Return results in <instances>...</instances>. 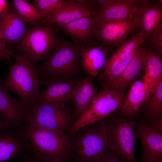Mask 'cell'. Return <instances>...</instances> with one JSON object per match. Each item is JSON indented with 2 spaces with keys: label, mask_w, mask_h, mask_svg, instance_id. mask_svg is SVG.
Returning <instances> with one entry per match:
<instances>
[{
  "label": "cell",
  "mask_w": 162,
  "mask_h": 162,
  "mask_svg": "<svg viewBox=\"0 0 162 162\" xmlns=\"http://www.w3.org/2000/svg\"><path fill=\"white\" fill-rule=\"evenodd\" d=\"M0 28L8 44L18 43L27 31L26 22L12 6L0 14Z\"/></svg>",
  "instance_id": "ac0fdd59"
},
{
  "label": "cell",
  "mask_w": 162,
  "mask_h": 162,
  "mask_svg": "<svg viewBox=\"0 0 162 162\" xmlns=\"http://www.w3.org/2000/svg\"><path fill=\"white\" fill-rule=\"evenodd\" d=\"M160 56L149 47L146 48L142 60L144 82L150 97L154 87L162 80V62Z\"/></svg>",
  "instance_id": "44dd1931"
},
{
  "label": "cell",
  "mask_w": 162,
  "mask_h": 162,
  "mask_svg": "<svg viewBox=\"0 0 162 162\" xmlns=\"http://www.w3.org/2000/svg\"><path fill=\"white\" fill-rule=\"evenodd\" d=\"M109 47H104L102 45L87 47H80V58L84 70L91 76L97 77L100 69L103 68L106 59V55Z\"/></svg>",
  "instance_id": "7402d4cb"
},
{
  "label": "cell",
  "mask_w": 162,
  "mask_h": 162,
  "mask_svg": "<svg viewBox=\"0 0 162 162\" xmlns=\"http://www.w3.org/2000/svg\"><path fill=\"white\" fill-rule=\"evenodd\" d=\"M80 81L76 79L43 80L46 89L40 91L36 103L49 101L67 103L72 100Z\"/></svg>",
  "instance_id": "9a60e30c"
},
{
  "label": "cell",
  "mask_w": 162,
  "mask_h": 162,
  "mask_svg": "<svg viewBox=\"0 0 162 162\" xmlns=\"http://www.w3.org/2000/svg\"><path fill=\"white\" fill-rule=\"evenodd\" d=\"M145 122L154 130L162 134V117L154 119Z\"/></svg>",
  "instance_id": "4dcf8cb0"
},
{
  "label": "cell",
  "mask_w": 162,
  "mask_h": 162,
  "mask_svg": "<svg viewBox=\"0 0 162 162\" xmlns=\"http://www.w3.org/2000/svg\"><path fill=\"white\" fill-rule=\"evenodd\" d=\"M125 96L124 92L103 88L67 133L69 135L82 127L104 119L120 108Z\"/></svg>",
  "instance_id": "ba28073f"
},
{
  "label": "cell",
  "mask_w": 162,
  "mask_h": 162,
  "mask_svg": "<svg viewBox=\"0 0 162 162\" xmlns=\"http://www.w3.org/2000/svg\"><path fill=\"white\" fill-rule=\"evenodd\" d=\"M29 143V151L40 161L71 162L70 137L64 131L39 127L32 124L22 127Z\"/></svg>",
  "instance_id": "6da1fadb"
},
{
  "label": "cell",
  "mask_w": 162,
  "mask_h": 162,
  "mask_svg": "<svg viewBox=\"0 0 162 162\" xmlns=\"http://www.w3.org/2000/svg\"><path fill=\"white\" fill-rule=\"evenodd\" d=\"M6 42L0 28V60L9 59L10 57L15 56L11 49L7 47Z\"/></svg>",
  "instance_id": "f1b7e54d"
},
{
  "label": "cell",
  "mask_w": 162,
  "mask_h": 162,
  "mask_svg": "<svg viewBox=\"0 0 162 162\" xmlns=\"http://www.w3.org/2000/svg\"><path fill=\"white\" fill-rule=\"evenodd\" d=\"M144 104L143 111L147 121L144 122L162 117V80L156 85Z\"/></svg>",
  "instance_id": "cb8c5ba5"
},
{
  "label": "cell",
  "mask_w": 162,
  "mask_h": 162,
  "mask_svg": "<svg viewBox=\"0 0 162 162\" xmlns=\"http://www.w3.org/2000/svg\"><path fill=\"white\" fill-rule=\"evenodd\" d=\"M132 17L116 21L96 22V36L106 46H120L127 40L128 37L135 29Z\"/></svg>",
  "instance_id": "8fae6325"
},
{
  "label": "cell",
  "mask_w": 162,
  "mask_h": 162,
  "mask_svg": "<svg viewBox=\"0 0 162 162\" xmlns=\"http://www.w3.org/2000/svg\"><path fill=\"white\" fill-rule=\"evenodd\" d=\"M66 103L49 101L36 104L27 123L41 128L68 131L78 119L74 110H70Z\"/></svg>",
  "instance_id": "8992f818"
},
{
  "label": "cell",
  "mask_w": 162,
  "mask_h": 162,
  "mask_svg": "<svg viewBox=\"0 0 162 162\" xmlns=\"http://www.w3.org/2000/svg\"><path fill=\"white\" fill-rule=\"evenodd\" d=\"M92 12L85 8L75 0H65L53 14L42 20L44 25L65 24L92 15Z\"/></svg>",
  "instance_id": "ffe728a7"
},
{
  "label": "cell",
  "mask_w": 162,
  "mask_h": 162,
  "mask_svg": "<svg viewBox=\"0 0 162 162\" xmlns=\"http://www.w3.org/2000/svg\"><path fill=\"white\" fill-rule=\"evenodd\" d=\"M162 1L151 3L142 0L131 18L132 24L147 37L162 24Z\"/></svg>",
  "instance_id": "7c38bea8"
},
{
  "label": "cell",
  "mask_w": 162,
  "mask_h": 162,
  "mask_svg": "<svg viewBox=\"0 0 162 162\" xmlns=\"http://www.w3.org/2000/svg\"><path fill=\"white\" fill-rule=\"evenodd\" d=\"M96 162H122L120 159L113 153L108 152L103 158Z\"/></svg>",
  "instance_id": "1f68e13d"
},
{
  "label": "cell",
  "mask_w": 162,
  "mask_h": 162,
  "mask_svg": "<svg viewBox=\"0 0 162 162\" xmlns=\"http://www.w3.org/2000/svg\"><path fill=\"white\" fill-rule=\"evenodd\" d=\"M145 46V43L142 45L122 72L115 78L104 84L103 88L124 93L129 86L143 71L142 62Z\"/></svg>",
  "instance_id": "e0dca14e"
},
{
  "label": "cell",
  "mask_w": 162,
  "mask_h": 162,
  "mask_svg": "<svg viewBox=\"0 0 162 162\" xmlns=\"http://www.w3.org/2000/svg\"><path fill=\"white\" fill-rule=\"evenodd\" d=\"M146 39L148 40L149 47L161 56L162 54V24Z\"/></svg>",
  "instance_id": "83f0119b"
},
{
  "label": "cell",
  "mask_w": 162,
  "mask_h": 162,
  "mask_svg": "<svg viewBox=\"0 0 162 162\" xmlns=\"http://www.w3.org/2000/svg\"><path fill=\"white\" fill-rule=\"evenodd\" d=\"M57 27L74 42L81 46H94L96 24L92 15L80 18L70 23L57 24Z\"/></svg>",
  "instance_id": "5bb4252c"
},
{
  "label": "cell",
  "mask_w": 162,
  "mask_h": 162,
  "mask_svg": "<svg viewBox=\"0 0 162 162\" xmlns=\"http://www.w3.org/2000/svg\"><path fill=\"white\" fill-rule=\"evenodd\" d=\"M22 127L0 131V162L10 160L29 151V142Z\"/></svg>",
  "instance_id": "4fadbf2b"
},
{
  "label": "cell",
  "mask_w": 162,
  "mask_h": 162,
  "mask_svg": "<svg viewBox=\"0 0 162 162\" xmlns=\"http://www.w3.org/2000/svg\"><path fill=\"white\" fill-rule=\"evenodd\" d=\"M7 7L6 1L4 0H0V14L6 10Z\"/></svg>",
  "instance_id": "836d02e7"
},
{
  "label": "cell",
  "mask_w": 162,
  "mask_h": 162,
  "mask_svg": "<svg viewBox=\"0 0 162 162\" xmlns=\"http://www.w3.org/2000/svg\"><path fill=\"white\" fill-rule=\"evenodd\" d=\"M39 160L36 157L32 155L31 156L26 157L21 162H39Z\"/></svg>",
  "instance_id": "d6a6232c"
},
{
  "label": "cell",
  "mask_w": 162,
  "mask_h": 162,
  "mask_svg": "<svg viewBox=\"0 0 162 162\" xmlns=\"http://www.w3.org/2000/svg\"><path fill=\"white\" fill-rule=\"evenodd\" d=\"M142 0H112L109 6L97 9L92 15L98 22L124 20L133 16Z\"/></svg>",
  "instance_id": "2e32d148"
},
{
  "label": "cell",
  "mask_w": 162,
  "mask_h": 162,
  "mask_svg": "<svg viewBox=\"0 0 162 162\" xmlns=\"http://www.w3.org/2000/svg\"><path fill=\"white\" fill-rule=\"evenodd\" d=\"M146 36L142 32L133 36L120 46L110 57L124 58L128 57L134 52L139 49L145 43Z\"/></svg>",
  "instance_id": "484cf974"
},
{
  "label": "cell",
  "mask_w": 162,
  "mask_h": 162,
  "mask_svg": "<svg viewBox=\"0 0 162 162\" xmlns=\"http://www.w3.org/2000/svg\"><path fill=\"white\" fill-rule=\"evenodd\" d=\"M81 46L58 38L54 52L37 70L40 76L46 77V79L72 80L80 70Z\"/></svg>",
  "instance_id": "277c9868"
},
{
  "label": "cell",
  "mask_w": 162,
  "mask_h": 162,
  "mask_svg": "<svg viewBox=\"0 0 162 162\" xmlns=\"http://www.w3.org/2000/svg\"><path fill=\"white\" fill-rule=\"evenodd\" d=\"M109 150L122 162H137L134 152V127L132 118L108 116L104 119Z\"/></svg>",
  "instance_id": "5b68a950"
},
{
  "label": "cell",
  "mask_w": 162,
  "mask_h": 162,
  "mask_svg": "<svg viewBox=\"0 0 162 162\" xmlns=\"http://www.w3.org/2000/svg\"><path fill=\"white\" fill-rule=\"evenodd\" d=\"M7 128L4 123L3 120L0 116V131Z\"/></svg>",
  "instance_id": "e575fe53"
},
{
  "label": "cell",
  "mask_w": 162,
  "mask_h": 162,
  "mask_svg": "<svg viewBox=\"0 0 162 162\" xmlns=\"http://www.w3.org/2000/svg\"><path fill=\"white\" fill-rule=\"evenodd\" d=\"M14 7L26 22L34 25L40 20L46 17L34 5L23 0L13 1Z\"/></svg>",
  "instance_id": "d4e9b609"
},
{
  "label": "cell",
  "mask_w": 162,
  "mask_h": 162,
  "mask_svg": "<svg viewBox=\"0 0 162 162\" xmlns=\"http://www.w3.org/2000/svg\"><path fill=\"white\" fill-rule=\"evenodd\" d=\"M98 93L97 89L89 76H86L80 81L72 100L75 107L74 111L78 119L84 112Z\"/></svg>",
  "instance_id": "603a6c76"
},
{
  "label": "cell",
  "mask_w": 162,
  "mask_h": 162,
  "mask_svg": "<svg viewBox=\"0 0 162 162\" xmlns=\"http://www.w3.org/2000/svg\"><path fill=\"white\" fill-rule=\"evenodd\" d=\"M149 98L144 81L141 80L134 82L126 95L122 105L118 110L120 115L132 118L138 114Z\"/></svg>",
  "instance_id": "d6986e66"
},
{
  "label": "cell",
  "mask_w": 162,
  "mask_h": 162,
  "mask_svg": "<svg viewBox=\"0 0 162 162\" xmlns=\"http://www.w3.org/2000/svg\"><path fill=\"white\" fill-rule=\"evenodd\" d=\"M68 135L71 142L72 162H96L109 152L104 120Z\"/></svg>",
  "instance_id": "3957f363"
},
{
  "label": "cell",
  "mask_w": 162,
  "mask_h": 162,
  "mask_svg": "<svg viewBox=\"0 0 162 162\" xmlns=\"http://www.w3.org/2000/svg\"><path fill=\"white\" fill-rule=\"evenodd\" d=\"M14 57L15 62L3 85L8 91L17 94L22 103L32 108L37 101L43 80L25 54L19 52Z\"/></svg>",
  "instance_id": "7a4b0ae2"
},
{
  "label": "cell",
  "mask_w": 162,
  "mask_h": 162,
  "mask_svg": "<svg viewBox=\"0 0 162 162\" xmlns=\"http://www.w3.org/2000/svg\"><path fill=\"white\" fill-rule=\"evenodd\" d=\"M135 141L139 139L142 153L140 162H155L162 159V134L148 126L143 121H135Z\"/></svg>",
  "instance_id": "30bf717a"
},
{
  "label": "cell",
  "mask_w": 162,
  "mask_h": 162,
  "mask_svg": "<svg viewBox=\"0 0 162 162\" xmlns=\"http://www.w3.org/2000/svg\"><path fill=\"white\" fill-rule=\"evenodd\" d=\"M32 108L12 97L0 78V116L7 128H19L27 122Z\"/></svg>",
  "instance_id": "9c48e42d"
},
{
  "label": "cell",
  "mask_w": 162,
  "mask_h": 162,
  "mask_svg": "<svg viewBox=\"0 0 162 162\" xmlns=\"http://www.w3.org/2000/svg\"><path fill=\"white\" fill-rule=\"evenodd\" d=\"M75 1L85 8L92 11V13L97 9L96 0H76Z\"/></svg>",
  "instance_id": "f546056e"
},
{
  "label": "cell",
  "mask_w": 162,
  "mask_h": 162,
  "mask_svg": "<svg viewBox=\"0 0 162 162\" xmlns=\"http://www.w3.org/2000/svg\"><path fill=\"white\" fill-rule=\"evenodd\" d=\"M58 32L52 25L33 26L27 31L18 43L19 52L25 54L33 64L44 59L54 49Z\"/></svg>",
  "instance_id": "52a82bcc"
},
{
  "label": "cell",
  "mask_w": 162,
  "mask_h": 162,
  "mask_svg": "<svg viewBox=\"0 0 162 162\" xmlns=\"http://www.w3.org/2000/svg\"><path fill=\"white\" fill-rule=\"evenodd\" d=\"M39 162H68V161H63V160H58V161H40Z\"/></svg>",
  "instance_id": "d590c367"
},
{
  "label": "cell",
  "mask_w": 162,
  "mask_h": 162,
  "mask_svg": "<svg viewBox=\"0 0 162 162\" xmlns=\"http://www.w3.org/2000/svg\"><path fill=\"white\" fill-rule=\"evenodd\" d=\"M65 0H35L34 6L46 17L54 14Z\"/></svg>",
  "instance_id": "4316f807"
}]
</instances>
